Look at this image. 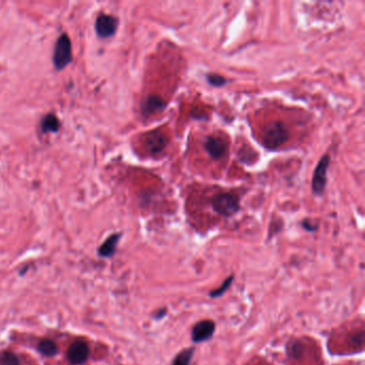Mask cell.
<instances>
[{
  "label": "cell",
  "instance_id": "4",
  "mask_svg": "<svg viewBox=\"0 0 365 365\" xmlns=\"http://www.w3.org/2000/svg\"><path fill=\"white\" fill-rule=\"evenodd\" d=\"M330 164V156L328 154L324 155L317 164L314 171V176L312 180V190L313 193L316 195H321L324 193L327 185V171Z\"/></svg>",
  "mask_w": 365,
  "mask_h": 365
},
{
  "label": "cell",
  "instance_id": "15",
  "mask_svg": "<svg viewBox=\"0 0 365 365\" xmlns=\"http://www.w3.org/2000/svg\"><path fill=\"white\" fill-rule=\"evenodd\" d=\"M233 277H234L233 275L228 276L227 279H226V280L224 281V283L220 286L219 288H216V289H214V290H211V291L209 292V297H210V298H219V297H221V295H223L226 291H227V290L229 289V287H230L232 282H233Z\"/></svg>",
  "mask_w": 365,
  "mask_h": 365
},
{
  "label": "cell",
  "instance_id": "12",
  "mask_svg": "<svg viewBox=\"0 0 365 365\" xmlns=\"http://www.w3.org/2000/svg\"><path fill=\"white\" fill-rule=\"evenodd\" d=\"M59 128H60V123L54 114L46 115L41 121V130L43 133L58 132Z\"/></svg>",
  "mask_w": 365,
  "mask_h": 365
},
{
  "label": "cell",
  "instance_id": "11",
  "mask_svg": "<svg viewBox=\"0 0 365 365\" xmlns=\"http://www.w3.org/2000/svg\"><path fill=\"white\" fill-rule=\"evenodd\" d=\"M120 239V233H114L108 237L105 242L100 247L99 249V254L102 257H110L115 254L116 248Z\"/></svg>",
  "mask_w": 365,
  "mask_h": 365
},
{
  "label": "cell",
  "instance_id": "3",
  "mask_svg": "<svg viewBox=\"0 0 365 365\" xmlns=\"http://www.w3.org/2000/svg\"><path fill=\"white\" fill-rule=\"evenodd\" d=\"M53 60L58 70H63L65 67L72 62V43L67 33L62 34L58 38L55 45Z\"/></svg>",
  "mask_w": 365,
  "mask_h": 365
},
{
  "label": "cell",
  "instance_id": "1",
  "mask_svg": "<svg viewBox=\"0 0 365 365\" xmlns=\"http://www.w3.org/2000/svg\"><path fill=\"white\" fill-rule=\"evenodd\" d=\"M288 129L281 121H274L266 127L263 133V144L268 149H276L288 140Z\"/></svg>",
  "mask_w": 365,
  "mask_h": 365
},
{
  "label": "cell",
  "instance_id": "16",
  "mask_svg": "<svg viewBox=\"0 0 365 365\" xmlns=\"http://www.w3.org/2000/svg\"><path fill=\"white\" fill-rule=\"evenodd\" d=\"M0 365H20V361L14 353L4 351L0 354Z\"/></svg>",
  "mask_w": 365,
  "mask_h": 365
},
{
  "label": "cell",
  "instance_id": "6",
  "mask_svg": "<svg viewBox=\"0 0 365 365\" xmlns=\"http://www.w3.org/2000/svg\"><path fill=\"white\" fill-rule=\"evenodd\" d=\"M118 27V20L115 16L101 14L95 22V30L101 38H109L114 36Z\"/></svg>",
  "mask_w": 365,
  "mask_h": 365
},
{
  "label": "cell",
  "instance_id": "9",
  "mask_svg": "<svg viewBox=\"0 0 365 365\" xmlns=\"http://www.w3.org/2000/svg\"><path fill=\"white\" fill-rule=\"evenodd\" d=\"M205 150L211 158L220 159L225 154L227 147L223 140L218 137H208L205 143Z\"/></svg>",
  "mask_w": 365,
  "mask_h": 365
},
{
  "label": "cell",
  "instance_id": "5",
  "mask_svg": "<svg viewBox=\"0 0 365 365\" xmlns=\"http://www.w3.org/2000/svg\"><path fill=\"white\" fill-rule=\"evenodd\" d=\"M215 332V323L213 320H201L194 325L191 331V338L195 344L209 341Z\"/></svg>",
  "mask_w": 365,
  "mask_h": 365
},
{
  "label": "cell",
  "instance_id": "17",
  "mask_svg": "<svg viewBox=\"0 0 365 365\" xmlns=\"http://www.w3.org/2000/svg\"><path fill=\"white\" fill-rule=\"evenodd\" d=\"M207 82L209 83L211 86H214V87H222L224 86L226 83H227V80L222 75H219V74H214V73H211V74H208L207 75Z\"/></svg>",
  "mask_w": 365,
  "mask_h": 365
},
{
  "label": "cell",
  "instance_id": "7",
  "mask_svg": "<svg viewBox=\"0 0 365 365\" xmlns=\"http://www.w3.org/2000/svg\"><path fill=\"white\" fill-rule=\"evenodd\" d=\"M167 137L160 130L148 134L145 138V147L146 149L152 154H156L162 152L167 145Z\"/></svg>",
  "mask_w": 365,
  "mask_h": 365
},
{
  "label": "cell",
  "instance_id": "10",
  "mask_svg": "<svg viewBox=\"0 0 365 365\" xmlns=\"http://www.w3.org/2000/svg\"><path fill=\"white\" fill-rule=\"evenodd\" d=\"M165 107H166V103L161 97L156 94H151L145 100L142 110L145 115H150L156 111H162Z\"/></svg>",
  "mask_w": 365,
  "mask_h": 365
},
{
  "label": "cell",
  "instance_id": "18",
  "mask_svg": "<svg viewBox=\"0 0 365 365\" xmlns=\"http://www.w3.org/2000/svg\"><path fill=\"white\" fill-rule=\"evenodd\" d=\"M302 225H303V227L306 228L307 230H309V231H314V230H316V228H317L316 226H314V224H311V222L308 221V220L303 221Z\"/></svg>",
  "mask_w": 365,
  "mask_h": 365
},
{
  "label": "cell",
  "instance_id": "14",
  "mask_svg": "<svg viewBox=\"0 0 365 365\" xmlns=\"http://www.w3.org/2000/svg\"><path fill=\"white\" fill-rule=\"evenodd\" d=\"M38 350L45 357H54L58 352V348L53 341L43 340L38 345Z\"/></svg>",
  "mask_w": 365,
  "mask_h": 365
},
{
  "label": "cell",
  "instance_id": "19",
  "mask_svg": "<svg viewBox=\"0 0 365 365\" xmlns=\"http://www.w3.org/2000/svg\"><path fill=\"white\" fill-rule=\"evenodd\" d=\"M166 315H167V310H166V309H162V310L156 312V314H155L153 317H154V319H156V320H160V319L164 318Z\"/></svg>",
  "mask_w": 365,
  "mask_h": 365
},
{
  "label": "cell",
  "instance_id": "8",
  "mask_svg": "<svg viewBox=\"0 0 365 365\" xmlns=\"http://www.w3.org/2000/svg\"><path fill=\"white\" fill-rule=\"evenodd\" d=\"M89 347L83 341H76L69 347L67 357L72 364H82L89 357Z\"/></svg>",
  "mask_w": 365,
  "mask_h": 365
},
{
  "label": "cell",
  "instance_id": "13",
  "mask_svg": "<svg viewBox=\"0 0 365 365\" xmlns=\"http://www.w3.org/2000/svg\"><path fill=\"white\" fill-rule=\"evenodd\" d=\"M195 352V347H189L176 354L171 365H190Z\"/></svg>",
  "mask_w": 365,
  "mask_h": 365
},
{
  "label": "cell",
  "instance_id": "2",
  "mask_svg": "<svg viewBox=\"0 0 365 365\" xmlns=\"http://www.w3.org/2000/svg\"><path fill=\"white\" fill-rule=\"evenodd\" d=\"M211 205L213 210L223 216H231L236 214L240 209V202L238 196L231 193H221L215 195Z\"/></svg>",
  "mask_w": 365,
  "mask_h": 365
}]
</instances>
